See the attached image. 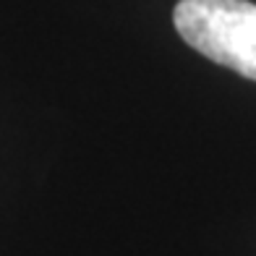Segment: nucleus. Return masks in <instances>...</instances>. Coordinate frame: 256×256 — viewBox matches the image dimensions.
Masks as SVG:
<instances>
[{
    "label": "nucleus",
    "instance_id": "f257e3e1",
    "mask_svg": "<svg viewBox=\"0 0 256 256\" xmlns=\"http://www.w3.org/2000/svg\"><path fill=\"white\" fill-rule=\"evenodd\" d=\"M178 34L209 60L256 81V6L248 0H180Z\"/></svg>",
    "mask_w": 256,
    "mask_h": 256
}]
</instances>
